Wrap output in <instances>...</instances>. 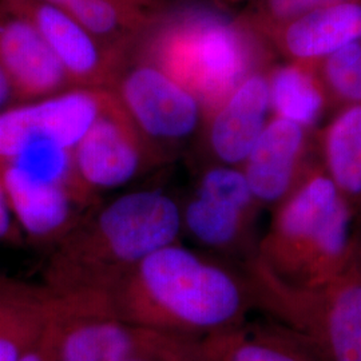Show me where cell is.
Segmentation results:
<instances>
[{
    "label": "cell",
    "mask_w": 361,
    "mask_h": 361,
    "mask_svg": "<svg viewBox=\"0 0 361 361\" xmlns=\"http://www.w3.org/2000/svg\"><path fill=\"white\" fill-rule=\"evenodd\" d=\"M110 296L131 326L195 341L245 323L257 310L243 267L180 243L145 258Z\"/></svg>",
    "instance_id": "6da1fadb"
},
{
    "label": "cell",
    "mask_w": 361,
    "mask_h": 361,
    "mask_svg": "<svg viewBox=\"0 0 361 361\" xmlns=\"http://www.w3.org/2000/svg\"><path fill=\"white\" fill-rule=\"evenodd\" d=\"M268 71H258L205 116L194 143L201 155L198 166L240 168L271 119Z\"/></svg>",
    "instance_id": "4fadbf2b"
},
{
    "label": "cell",
    "mask_w": 361,
    "mask_h": 361,
    "mask_svg": "<svg viewBox=\"0 0 361 361\" xmlns=\"http://www.w3.org/2000/svg\"><path fill=\"white\" fill-rule=\"evenodd\" d=\"M153 1H154V3H157V0H153Z\"/></svg>",
    "instance_id": "83f0119b"
},
{
    "label": "cell",
    "mask_w": 361,
    "mask_h": 361,
    "mask_svg": "<svg viewBox=\"0 0 361 361\" xmlns=\"http://www.w3.org/2000/svg\"><path fill=\"white\" fill-rule=\"evenodd\" d=\"M180 201L142 188L97 204L54 246L44 285L54 293H110L157 250L180 243Z\"/></svg>",
    "instance_id": "7a4b0ae2"
},
{
    "label": "cell",
    "mask_w": 361,
    "mask_h": 361,
    "mask_svg": "<svg viewBox=\"0 0 361 361\" xmlns=\"http://www.w3.org/2000/svg\"><path fill=\"white\" fill-rule=\"evenodd\" d=\"M247 271L257 310L305 336L323 361H361V255L335 281L292 289Z\"/></svg>",
    "instance_id": "8992f818"
},
{
    "label": "cell",
    "mask_w": 361,
    "mask_h": 361,
    "mask_svg": "<svg viewBox=\"0 0 361 361\" xmlns=\"http://www.w3.org/2000/svg\"><path fill=\"white\" fill-rule=\"evenodd\" d=\"M51 293L58 361H126L137 329L121 319L110 293Z\"/></svg>",
    "instance_id": "30bf717a"
},
{
    "label": "cell",
    "mask_w": 361,
    "mask_h": 361,
    "mask_svg": "<svg viewBox=\"0 0 361 361\" xmlns=\"http://www.w3.org/2000/svg\"><path fill=\"white\" fill-rule=\"evenodd\" d=\"M18 104L20 102L18 99L13 83L6 75V73L0 68V113Z\"/></svg>",
    "instance_id": "d4e9b609"
},
{
    "label": "cell",
    "mask_w": 361,
    "mask_h": 361,
    "mask_svg": "<svg viewBox=\"0 0 361 361\" xmlns=\"http://www.w3.org/2000/svg\"><path fill=\"white\" fill-rule=\"evenodd\" d=\"M131 56L157 66L202 104L205 116L246 78L274 65L269 42L245 15L185 7L155 15Z\"/></svg>",
    "instance_id": "277c9868"
},
{
    "label": "cell",
    "mask_w": 361,
    "mask_h": 361,
    "mask_svg": "<svg viewBox=\"0 0 361 361\" xmlns=\"http://www.w3.org/2000/svg\"><path fill=\"white\" fill-rule=\"evenodd\" d=\"M259 32L286 62L319 63L361 39V1L319 7Z\"/></svg>",
    "instance_id": "9a60e30c"
},
{
    "label": "cell",
    "mask_w": 361,
    "mask_h": 361,
    "mask_svg": "<svg viewBox=\"0 0 361 361\" xmlns=\"http://www.w3.org/2000/svg\"><path fill=\"white\" fill-rule=\"evenodd\" d=\"M328 94L331 113L361 104V39L317 63Z\"/></svg>",
    "instance_id": "ffe728a7"
},
{
    "label": "cell",
    "mask_w": 361,
    "mask_h": 361,
    "mask_svg": "<svg viewBox=\"0 0 361 361\" xmlns=\"http://www.w3.org/2000/svg\"><path fill=\"white\" fill-rule=\"evenodd\" d=\"M360 221L320 159L296 192L273 210L256 256L243 268L292 289H316L359 259Z\"/></svg>",
    "instance_id": "3957f363"
},
{
    "label": "cell",
    "mask_w": 361,
    "mask_h": 361,
    "mask_svg": "<svg viewBox=\"0 0 361 361\" xmlns=\"http://www.w3.org/2000/svg\"><path fill=\"white\" fill-rule=\"evenodd\" d=\"M13 214L25 238L55 246L99 204L78 177L73 150L38 143L0 165Z\"/></svg>",
    "instance_id": "5b68a950"
},
{
    "label": "cell",
    "mask_w": 361,
    "mask_h": 361,
    "mask_svg": "<svg viewBox=\"0 0 361 361\" xmlns=\"http://www.w3.org/2000/svg\"><path fill=\"white\" fill-rule=\"evenodd\" d=\"M37 27L74 87L110 90L130 61L99 42L70 13L42 0H1Z\"/></svg>",
    "instance_id": "8fae6325"
},
{
    "label": "cell",
    "mask_w": 361,
    "mask_h": 361,
    "mask_svg": "<svg viewBox=\"0 0 361 361\" xmlns=\"http://www.w3.org/2000/svg\"><path fill=\"white\" fill-rule=\"evenodd\" d=\"M344 1L361 0H257L255 8L244 15L258 31H262L310 10Z\"/></svg>",
    "instance_id": "7402d4cb"
},
{
    "label": "cell",
    "mask_w": 361,
    "mask_h": 361,
    "mask_svg": "<svg viewBox=\"0 0 361 361\" xmlns=\"http://www.w3.org/2000/svg\"><path fill=\"white\" fill-rule=\"evenodd\" d=\"M110 91L164 165L193 149L204 107L157 66L131 56Z\"/></svg>",
    "instance_id": "ba28073f"
},
{
    "label": "cell",
    "mask_w": 361,
    "mask_h": 361,
    "mask_svg": "<svg viewBox=\"0 0 361 361\" xmlns=\"http://www.w3.org/2000/svg\"><path fill=\"white\" fill-rule=\"evenodd\" d=\"M23 240L25 235L13 214V207L0 174V244L19 245Z\"/></svg>",
    "instance_id": "603a6c76"
},
{
    "label": "cell",
    "mask_w": 361,
    "mask_h": 361,
    "mask_svg": "<svg viewBox=\"0 0 361 361\" xmlns=\"http://www.w3.org/2000/svg\"><path fill=\"white\" fill-rule=\"evenodd\" d=\"M232 1H237V0H232Z\"/></svg>",
    "instance_id": "f1b7e54d"
},
{
    "label": "cell",
    "mask_w": 361,
    "mask_h": 361,
    "mask_svg": "<svg viewBox=\"0 0 361 361\" xmlns=\"http://www.w3.org/2000/svg\"><path fill=\"white\" fill-rule=\"evenodd\" d=\"M197 344L204 361H323L305 336L273 320L245 322Z\"/></svg>",
    "instance_id": "2e32d148"
},
{
    "label": "cell",
    "mask_w": 361,
    "mask_h": 361,
    "mask_svg": "<svg viewBox=\"0 0 361 361\" xmlns=\"http://www.w3.org/2000/svg\"><path fill=\"white\" fill-rule=\"evenodd\" d=\"M135 329V341L126 361H204L195 340Z\"/></svg>",
    "instance_id": "44dd1931"
},
{
    "label": "cell",
    "mask_w": 361,
    "mask_h": 361,
    "mask_svg": "<svg viewBox=\"0 0 361 361\" xmlns=\"http://www.w3.org/2000/svg\"><path fill=\"white\" fill-rule=\"evenodd\" d=\"M183 235L201 250L244 267L256 256L261 207L243 170L198 166L192 190L180 200Z\"/></svg>",
    "instance_id": "52a82bcc"
},
{
    "label": "cell",
    "mask_w": 361,
    "mask_h": 361,
    "mask_svg": "<svg viewBox=\"0 0 361 361\" xmlns=\"http://www.w3.org/2000/svg\"><path fill=\"white\" fill-rule=\"evenodd\" d=\"M271 116L319 130V123L331 113L328 94L317 63L286 62L268 71Z\"/></svg>",
    "instance_id": "d6986e66"
},
{
    "label": "cell",
    "mask_w": 361,
    "mask_h": 361,
    "mask_svg": "<svg viewBox=\"0 0 361 361\" xmlns=\"http://www.w3.org/2000/svg\"><path fill=\"white\" fill-rule=\"evenodd\" d=\"M123 1L140 6V7L150 10V11H157V3H154L153 0H123Z\"/></svg>",
    "instance_id": "484cf974"
},
{
    "label": "cell",
    "mask_w": 361,
    "mask_h": 361,
    "mask_svg": "<svg viewBox=\"0 0 361 361\" xmlns=\"http://www.w3.org/2000/svg\"><path fill=\"white\" fill-rule=\"evenodd\" d=\"M319 159L361 219V104L343 107L317 130Z\"/></svg>",
    "instance_id": "ac0fdd59"
},
{
    "label": "cell",
    "mask_w": 361,
    "mask_h": 361,
    "mask_svg": "<svg viewBox=\"0 0 361 361\" xmlns=\"http://www.w3.org/2000/svg\"><path fill=\"white\" fill-rule=\"evenodd\" d=\"M46 285L0 274V361H19L44 335L52 313Z\"/></svg>",
    "instance_id": "e0dca14e"
},
{
    "label": "cell",
    "mask_w": 361,
    "mask_h": 361,
    "mask_svg": "<svg viewBox=\"0 0 361 361\" xmlns=\"http://www.w3.org/2000/svg\"><path fill=\"white\" fill-rule=\"evenodd\" d=\"M42 1H46V3L52 4V6H55V7H58V8L66 11L75 0H42Z\"/></svg>",
    "instance_id": "4316f807"
},
{
    "label": "cell",
    "mask_w": 361,
    "mask_h": 361,
    "mask_svg": "<svg viewBox=\"0 0 361 361\" xmlns=\"http://www.w3.org/2000/svg\"><path fill=\"white\" fill-rule=\"evenodd\" d=\"M19 361H58L55 340L52 336L50 324L44 332V335L39 338L38 343L28 349L25 356Z\"/></svg>",
    "instance_id": "cb8c5ba5"
},
{
    "label": "cell",
    "mask_w": 361,
    "mask_h": 361,
    "mask_svg": "<svg viewBox=\"0 0 361 361\" xmlns=\"http://www.w3.org/2000/svg\"><path fill=\"white\" fill-rule=\"evenodd\" d=\"M319 161L317 130L271 116L241 170L258 207L274 210Z\"/></svg>",
    "instance_id": "7c38bea8"
},
{
    "label": "cell",
    "mask_w": 361,
    "mask_h": 361,
    "mask_svg": "<svg viewBox=\"0 0 361 361\" xmlns=\"http://www.w3.org/2000/svg\"><path fill=\"white\" fill-rule=\"evenodd\" d=\"M0 68L20 104L74 89L63 66L25 15L0 0Z\"/></svg>",
    "instance_id": "5bb4252c"
},
{
    "label": "cell",
    "mask_w": 361,
    "mask_h": 361,
    "mask_svg": "<svg viewBox=\"0 0 361 361\" xmlns=\"http://www.w3.org/2000/svg\"><path fill=\"white\" fill-rule=\"evenodd\" d=\"M73 159L82 185L98 200L164 166L110 90L101 114L74 147Z\"/></svg>",
    "instance_id": "9c48e42d"
}]
</instances>
